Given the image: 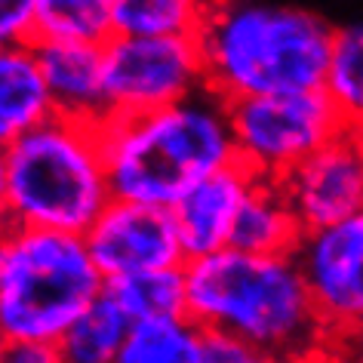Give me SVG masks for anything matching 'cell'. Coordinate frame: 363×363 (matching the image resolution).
Here are the masks:
<instances>
[{
    "mask_svg": "<svg viewBox=\"0 0 363 363\" xmlns=\"http://www.w3.org/2000/svg\"><path fill=\"white\" fill-rule=\"evenodd\" d=\"M185 286L188 317L206 333L240 335L293 363L330 348L293 252L216 250L185 262Z\"/></svg>",
    "mask_w": 363,
    "mask_h": 363,
    "instance_id": "1",
    "label": "cell"
},
{
    "mask_svg": "<svg viewBox=\"0 0 363 363\" xmlns=\"http://www.w3.org/2000/svg\"><path fill=\"white\" fill-rule=\"evenodd\" d=\"M206 86L222 99L320 89L335 25L320 13L274 0H210L197 28Z\"/></svg>",
    "mask_w": 363,
    "mask_h": 363,
    "instance_id": "2",
    "label": "cell"
},
{
    "mask_svg": "<svg viewBox=\"0 0 363 363\" xmlns=\"http://www.w3.org/2000/svg\"><path fill=\"white\" fill-rule=\"evenodd\" d=\"M102 142L114 197L169 206L197 179L238 160L231 108L216 89L145 114H111Z\"/></svg>",
    "mask_w": 363,
    "mask_h": 363,
    "instance_id": "3",
    "label": "cell"
},
{
    "mask_svg": "<svg viewBox=\"0 0 363 363\" xmlns=\"http://www.w3.org/2000/svg\"><path fill=\"white\" fill-rule=\"evenodd\" d=\"M10 225L86 234L114 201L102 123L52 114L6 148Z\"/></svg>",
    "mask_w": 363,
    "mask_h": 363,
    "instance_id": "4",
    "label": "cell"
},
{
    "mask_svg": "<svg viewBox=\"0 0 363 363\" xmlns=\"http://www.w3.org/2000/svg\"><path fill=\"white\" fill-rule=\"evenodd\" d=\"M0 265V345L59 342L71 320L105 293L84 234L10 225Z\"/></svg>",
    "mask_w": 363,
    "mask_h": 363,
    "instance_id": "5",
    "label": "cell"
},
{
    "mask_svg": "<svg viewBox=\"0 0 363 363\" xmlns=\"http://www.w3.org/2000/svg\"><path fill=\"white\" fill-rule=\"evenodd\" d=\"M228 108L238 163L252 176L274 182L351 126L326 86L247 96L228 102Z\"/></svg>",
    "mask_w": 363,
    "mask_h": 363,
    "instance_id": "6",
    "label": "cell"
},
{
    "mask_svg": "<svg viewBox=\"0 0 363 363\" xmlns=\"http://www.w3.org/2000/svg\"><path fill=\"white\" fill-rule=\"evenodd\" d=\"M203 86L206 68L194 34H111L105 40V93L111 114L157 111Z\"/></svg>",
    "mask_w": 363,
    "mask_h": 363,
    "instance_id": "7",
    "label": "cell"
},
{
    "mask_svg": "<svg viewBox=\"0 0 363 363\" xmlns=\"http://www.w3.org/2000/svg\"><path fill=\"white\" fill-rule=\"evenodd\" d=\"M296 262L311 289L326 339L363 333V210L348 219L305 231Z\"/></svg>",
    "mask_w": 363,
    "mask_h": 363,
    "instance_id": "8",
    "label": "cell"
},
{
    "mask_svg": "<svg viewBox=\"0 0 363 363\" xmlns=\"http://www.w3.org/2000/svg\"><path fill=\"white\" fill-rule=\"evenodd\" d=\"M84 238L105 280L139 271L182 268L188 262L167 206L114 197Z\"/></svg>",
    "mask_w": 363,
    "mask_h": 363,
    "instance_id": "9",
    "label": "cell"
},
{
    "mask_svg": "<svg viewBox=\"0 0 363 363\" xmlns=\"http://www.w3.org/2000/svg\"><path fill=\"white\" fill-rule=\"evenodd\" d=\"M284 188L296 219L305 231L326 228L363 210V130L348 126L333 142L320 145L314 154L293 167Z\"/></svg>",
    "mask_w": 363,
    "mask_h": 363,
    "instance_id": "10",
    "label": "cell"
},
{
    "mask_svg": "<svg viewBox=\"0 0 363 363\" xmlns=\"http://www.w3.org/2000/svg\"><path fill=\"white\" fill-rule=\"evenodd\" d=\"M252 182H256V176L243 163L234 160L228 167L197 179L169 206L182 250L188 259L210 256L216 250L231 247L234 222H238V213L247 201Z\"/></svg>",
    "mask_w": 363,
    "mask_h": 363,
    "instance_id": "11",
    "label": "cell"
},
{
    "mask_svg": "<svg viewBox=\"0 0 363 363\" xmlns=\"http://www.w3.org/2000/svg\"><path fill=\"white\" fill-rule=\"evenodd\" d=\"M47 74L56 114L102 123L108 114L105 43L89 40H34Z\"/></svg>",
    "mask_w": 363,
    "mask_h": 363,
    "instance_id": "12",
    "label": "cell"
},
{
    "mask_svg": "<svg viewBox=\"0 0 363 363\" xmlns=\"http://www.w3.org/2000/svg\"><path fill=\"white\" fill-rule=\"evenodd\" d=\"M56 114L43 74L38 43L22 40L0 47V145L10 148L16 139Z\"/></svg>",
    "mask_w": 363,
    "mask_h": 363,
    "instance_id": "13",
    "label": "cell"
},
{
    "mask_svg": "<svg viewBox=\"0 0 363 363\" xmlns=\"http://www.w3.org/2000/svg\"><path fill=\"white\" fill-rule=\"evenodd\" d=\"M302 234L305 228L296 219L280 182L256 176L247 201L238 213V222H234L231 247L277 256V252H296Z\"/></svg>",
    "mask_w": 363,
    "mask_h": 363,
    "instance_id": "14",
    "label": "cell"
},
{
    "mask_svg": "<svg viewBox=\"0 0 363 363\" xmlns=\"http://www.w3.org/2000/svg\"><path fill=\"white\" fill-rule=\"evenodd\" d=\"M114 363H206V330L188 314L135 320Z\"/></svg>",
    "mask_w": 363,
    "mask_h": 363,
    "instance_id": "15",
    "label": "cell"
},
{
    "mask_svg": "<svg viewBox=\"0 0 363 363\" xmlns=\"http://www.w3.org/2000/svg\"><path fill=\"white\" fill-rule=\"evenodd\" d=\"M133 320L108 293L96 296L62 333L59 351L65 363H114Z\"/></svg>",
    "mask_w": 363,
    "mask_h": 363,
    "instance_id": "16",
    "label": "cell"
},
{
    "mask_svg": "<svg viewBox=\"0 0 363 363\" xmlns=\"http://www.w3.org/2000/svg\"><path fill=\"white\" fill-rule=\"evenodd\" d=\"M105 293L123 308L133 323L135 320H154V317L188 314L185 265L139 271V274L105 280Z\"/></svg>",
    "mask_w": 363,
    "mask_h": 363,
    "instance_id": "17",
    "label": "cell"
},
{
    "mask_svg": "<svg viewBox=\"0 0 363 363\" xmlns=\"http://www.w3.org/2000/svg\"><path fill=\"white\" fill-rule=\"evenodd\" d=\"M114 34V0H34V40L105 43Z\"/></svg>",
    "mask_w": 363,
    "mask_h": 363,
    "instance_id": "18",
    "label": "cell"
},
{
    "mask_svg": "<svg viewBox=\"0 0 363 363\" xmlns=\"http://www.w3.org/2000/svg\"><path fill=\"white\" fill-rule=\"evenodd\" d=\"M210 0H114V34H197Z\"/></svg>",
    "mask_w": 363,
    "mask_h": 363,
    "instance_id": "19",
    "label": "cell"
},
{
    "mask_svg": "<svg viewBox=\"0 0 363 363\" xmlns=\"http://www.w3.org/2000/svg\"><path fill=\"white\" fill-rule=\"evenodd\" d=\"M323 86L348 117V123L363 130V22L335 28Z\"/></svg>",
    "mask_w": 363,
    "mask_h": 363,
    "instance_id": "20",
    "label": "cell"
},
{
    "mask_svg": "<svg viewBox=\"0 0 363 363\" xmlns=\"http://www.w3.org/2000/svg\"><path fill=\"white\" fill-rule=\"evenodd\" d=\"M206 363H293L231 333H206Z\"/></svg>",
    "mask_w": 363,
    "mask_h": 363,
    "instance_id": "21",
    "label": "cell"
},
{
    "mask_svg": "<svg viewBox=\"0 0 363 363\" xmlns=\"http://www.w3.org/2000/svg\"><path fill=\"white\" fill-rule=\"evenodd\" d=\"M34 40V0H0V47Z\"/></svg>",
    "mask_w": 363,
    "mask_h": 363,
    "instance_id": "22",
    "label": "cell"
},
{
    "mask_svg": "<svg viewBox=\"0 0 363 363\" xmlns=\"http://www.w3.org/2000/svg\"><path fill=\"white\" fill-rule=\"evenodd\" d=\"M0 363H65L59 342H6L0 345Z\"/></svg>",
    "mask_w": 363,
    "mask_h": 363,
    "instance_id": "23",
    "label": "cell"
},
{
    "mask_svg": "<svg viewBox=\"0 0 363 363\" xmlns=\"http://www.w3.org/2000/svg\"><path fill=\"white\" fill-rule=\"evenodd\" d=\"M330 357L333 363H363V333L348 335L342 342H330Z\"/></svg>",
    "mask_w": 363,
    "mask_h": 363,
    "instance_id": "24",
    "label": "cell"
},
{
    "mask_svg": "<svg viewBox=\"0 0 363 363\" xmlns=\"http://www.w3.org/2000/svg\"><path fill=\"white\" fill-rule=\"evenodd\" d=\"M10 228V169H6V148L0 145V231Z\"/></svg>",
    "mask_w": 363,
    "mask_h": 363,
    "instance_id": "25",
    "label": "cell"
},
{
    "mask_svg": "<svg viewBox=\"0 0 363 363\" xmlns=\"http://www.w3.org/2000/svg\"><path fill=\"white\" fill-rule=\"evenodd\" d=\"M298 363H333V357H330V348L320 351V354H314V357H308V360H298Z\"/></svg>",
    "mask_w": 363,
    "mask_h": 363,
    "instance_id": "26",
    "label": "cell"
},
{
    "mask_svg": "<svg viewBox=\"0 0 363 363\" xmlns=\"http://www.w3.org/2000/svg\"><path fill=\"white\" fill-rule=\"evenodd\" d=\"M4 234H6V228L0 231V265H4V247H6V240H4Z\"/></svg>",
    "mask_w": 363,
    "mask_h": 363,
    "instance_id": "27",
    "label": "cell"
}]
</instances>
